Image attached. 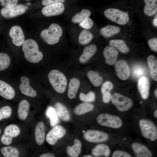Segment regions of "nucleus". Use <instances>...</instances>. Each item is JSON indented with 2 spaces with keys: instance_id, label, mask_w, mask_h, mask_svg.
I'll return each mask as SVG.
<instances>
[{
  "instance_id": "1",
  "label": "nucleus",
  "mask_w": 157,
  "mask_h": 157,
  "mask_svg": "<svg viewBox=\"0 0 157 157\" xmlns=\"http://www.w3.org/2000/svg\"><path fill=\"white\" fill-rule=\"evenodd\" d=\"M22 49L25 58L31 63H38L43 58L42 53L39 50L37 43L33 39H29L25 40Z\"/></svg>"
},
{
  "instance_id": "2",
  "label": "nucleus",
  "mask_w": 157,
  "mask_h": 157,
  "mask_svg": "<svg viewBox=\"0 0 157 157\" xmlns=\"http://www.w3.org/2000/svg\"><path fill=\"white\" fill-rule=\"evenodd\" d=\"M63 33V30L61 26L58 24L52 23L50 25L48 29L42 31L40 35L47 43L53 45L58 42Z\"/></svg>"
},
{
  "instance_id": "3",
  "label": "nucleus",
  "mask_w": 157,
  "mask_h": 157,
  "mask_svg": "<svg viewBox=\"0 0 157 157\" xmlns=\"http://www.w3.org/2000/svg\"><path fill=\"white\" fill-rule=\"evenodd\" d=\"M49 81L54 89L59 93H63L67 85V80L65 76L58 70H52L48 74Z\"/></svg>"
},
{
  "instance_id": "4",
  "label": "nucleus",
  "mask_w": 157,
  "mask_h": 157,
  "mask_svg": "<svg viewBox=\"0 0 157 157\" xmlns=\"http://www.w3.org/2000/svg\"><path fill=\"white\" fill-rule=\"evenodd\" d=\"M139 125L144 138L152 141L156 140L157 128L153 122L147 119H142L139 121Z\"/></svg>"
},
{
  "instance_id": "5",
  "label": "nucleus",
  "mask_w": 157,
  "mask_h": 157,
  "mask_svg": "<svg viewBox=\"0 0 157 157\" xmlns=\"http://www.w3.org/2000/svg\"><path fill=\"white\" fill-rule=\"evenodd\" d=\"M100 125L113 129H118L122 125L123 122L119 117L107 113H102L96 119Z\"/></svg>"
},
{
  "instance_id": "6",
  "label": "nucleus",
  "mask_w": 157,
  "mask_h": 157,
  "mask_svg": "<svg viewBox=\"0 0 157 157\" xmlns=\"http://www.w3.org/2000/svg\"><path fill=\"white\" fill-rule=\"evenodd\" d=\"M105 17L119 25H124L129 21V17L126 12L115 8H109L104 12Z\"/></svg>"
},
{
  "instance_id": "7",
  "label": "nucleus",
  "mask_w": 157,
  "mask_h": 157,
  "mask_svg": "<svg viewBox=\"0 0 157 157\" xmlns=\"http://www.w3.org/2000/svg\"><path fill=\"white\" fill-rule=\"evenodd\" d=\"M21 133L20 128L18 125L10 124L5 128L0 138L1 141L3 144L9 145L12 143L13 139L19 136Z\"/></svg>"
},
{
  "instance_id": "8",
  "label": "nucleus",
  "mask_w": 157,
  "mask_h": 157,
  "mask_svg": "<svg viewBox=\"0 0 157 157\" xmlns=\"http://www.w3.org/2000/svg\"><path fill=\"white\" fill-rule=\"evenodd\" d=\"M112 103L120 111H125L133 106V102L130 98L117 93L113 94L111 96Z\"/></svg>"
},
{
  "instance_id": "9",
  "label": "nucleus",
  "mask_w": 157,
  "mask_h": 157,
  "mask_svg": "<svg viewBox=\"0 0 157 157\" xmlns=\"http://www.w3.org/2000/svg\"><path fill=\"white\" fill-rule=\"evenodd\" d=\"M66 133V130L64 127L61 125H56L48 133L45 140L49 144L53 145L59 139L63 138Z\"/></svg>"
},
{
  "instance_id": "10",
  "label": "nucleus",
  "mask_w": 157,
  "mask_h": 157,
  "mask_svg": "<svg viewBox=\"0 0 157 157\" xmlns=\"http://www.w3.org/2000/svg\"><path fill=\"white\" fill-rule=\"evenodd\" d=\"M84 139L87 141L93 143H99L107 140L108 134L104 132L94 130H89L83 135Z\"/></svg>"
},
{
  "instance_id": "11",
  "label": "nucleus",
  "mask_w": 157,
  "mask_h": 157,
  "mask_svg": "<svg viewBox=\"0 0 157 157\" xmlns=\"http://www.w3.org/2000/svg\"><path fill=\"white\" fill-rule=\"evenodd\" d=\"M28 7L22 4H18L10 8L3 7L1 10V14L6 18L14 17L24 13Z\"/></svg>"
},
{
  "instance_id": "12",
  "label": "nucleus",
  "mask_w": 157,
  "mask_h": 157,
  "mask_svg": "<svg viewBox=\"0 0 157 157\" xmlns=\"http://www.w3.org/2000/svg\"><path fill=\"white\" fill-rule=\"evenodd\" d=\"M115 66L117 75L122 80H126L130 76L131 70L127 62L124 60L121 59L116 62Z\"/></svg>"
},
{
  "instance_id": "13",
  "label": "nucleus",
  "mask_w": 157,
  "mask_h": 157,
  "mask_svg": "<svg viewBox=\"0 0 157 157\" xmlns=\"http://www.w3.org/2000/svg\"><path fill=\"white\" fill-rule=\"evenodd\" d=\"M65 9L63 3H57L45 6L42 8V13L45 16L51 17L62 14Z\"/></svg>"
},
{
  "instance_id": "14",
  "label": "nucleus",
  "mask_w": 157,
  "mask_h": 157,
  "mask_svg": "<svg viewBox=\"0 0 157 157\" xmlns=\"http://www.w3.org/2000/svg\"><path fill=\"white\" fill-rule=\"evenodd\" d=\"M9 35L12 39L13 43L16 46H21L25 41L23 30L19 26L15 25L12 27L9 31Z\"/></svg>"
},
{
  "instance_id": "15",
  "label": "nucleus",
  "mask_w": 157,
  "mask_h": 157,
  "mask_svg": "<svg viewBox=\"0 0 157 157\" xmlns=\"http://www.w3.org/2000/svg\"><path fill=\"white\" fill-rule=\"evenodd\" d=\"M45 137L44 124L42 121H39L36 124L34 130V138L36 144L38 146L43 144Z\"/></svg>"
},
{
  "instance_id": "16",
  "label": "nucleus",
  "mask_w": 157,
  "mask_h": 157,
  "mask_svg": "<svg viewBox=\"0 0 157 157\" xmlns=\"http://www.w3.org/2000/svg\"><path fill=\"white\" fill-rule=\"evenodd\" d=\"M21 83L19 85V88L23 94L31 97H34L37 95L36 92L31 86L28 78L25 76L20 78Z\"/></svg>"
},
{
  "instance_id": "17",
  "label": "nucleus",
  "mask_w": 157,
  "mask_h": 157,
  "mask_svg": "<svg viewBox=\"0 0 157 157\" xmlns=\"http://www.w3.org/2000/svg\"><path fill=\"white\" fill-rule=\"evenodd\" d=\"M103 54L105 59V62L110 65L115 64L118 56L117 50L110 45L105 48L103 51Z\"/></svg>"
},
{
  "instance_id": "18",
  "label": "nucleus",
  "mask_w": 157,
  "mask_h": 157,
  "mask_svg": "<svg viewBox=\"0 0 157 157\" xmlns=\"http://www.w3.org/2000/svg\"><path fill=\"white\" fill-rule=\"evenodd\" d=\"M131 147L136 157H152V154L148 148L138 142L131 144Z\"/></svg>"
},
{
  "instance_id": "19",
  "label": "nucleus",
  "mask_w": 157,
  "mask_h": 157,
  "mask_svg": "<svg viewBox=\"0 0 157 157\" xmlns=\"http://www.w3.org/2000/svg\"><path fill=\"white\" fill-rule=\"evenodd\" d=\"M15 95L13 88L4 81L0 80V96L7 100H11Z\"/></svg>"
},
{
  "instance_id": "20",
  "label": "nucleus",
  "mask_w": 157,
  "mask_h": 157,
  "mask_svg": "<svg viewBox=\"0 0 157 157\" xmlns=\"http://www.w3.org/2000/svg\"><path fill=\"white\" fill-rule=\"evenodd\" d=\"M30 104L26 99H23L19 103L17 107V115L20 120L24 122L26 120L28 115Z\"/></svg>"
},
{
  "instance_id": "21",
  "label": "nucleus",
  "mask_w": 157,
  "mask_h": 157,
  "mask_svg": "<svg viewBox=\"0 0 157 157\" xmlns=\"http://www.w3.org/2000/svg\"><path fill=\"white\" fill-rule=\"evenodd\" d=\"M138 88L142 98L147 99L149 96V81L147 77L144 76L139 78Z\"/></svg>"
},
{
  "instance_id": "22",
  "label": "nucleus",
  "mask_w": 157,
  "mask_h": 157,
  "mask_svg": "<svg viewBox=\"0 0 157 157\" xmlns=\"http://www.w3.org/2000/svg\"><path fill=\"white\" fill-rule=\"evenodd\" d=\"M97 51V47L95 44H92L86 46L79 58V62L82 64L86 63L95 53Z\"/></svg>"
},
{
  "instance_id": "23",
  "label": "nucleus",
  "mask_w": 157,
  "mask_h": 157,
  "mask_svg": "<svg viewBox=\"0 0 157 157\" xmlns=\"http://www.w3.org/2000/svg\"><path fill=\"white\" fill-rule=\"evenodd\" d=\"M58 117L64 121H69L70 119L69 112L67 108L60 102L56 103L54 108Z\"/></svg>"
},
{
  "instance_id": "24",
  "label": "nucleus",
  "mask_w": 157,
  "mask_h": 157,
  "mask_svg": "<svg viewBox=\"0 0 157 157\" xmlns=\"http://www.w3.org/2000/svg\"><path fill=\"white\" fill-rule=\"evenodd\" d=\"M91 152L96 156H103L105 157H108L110 155V151L107 144H101L97 145L92 149Z\"/></svg>"
},
{
  "instance_id": "25",
  "label": "nucleus",
  "mask_w": 157,
  "mask_h": 157,
  "mask_svg": "<svg viewBox=\"0 0 157 157\" xmlns=\"http://www.w3.org/2000/svg\"><path fill=\"white\" fill-rule=\"evenodd\" d=\"M81 147L80 141L78 139H75L74 144L72 146H68L67 147V153L71 157H78L81 153Z\"/></svg>"
},
{
  "instance_id": "26",
  "label": "nucleus",
  "mask_w": 157,
  "mask_h": 157,
  "mask_svg": "<svg viewBox=\"0 0 157 157\" xmlns=\"http://www.w3.org/2000/svg\"><path fill=\"white\" fill-rule=\"evenodd\" d=\"M79 80L77 78L71 79L68 85L67 95L70 99L74 98L76 94L80 85Z\"/></svg>"
},
{
  "instance_id": "27",
  "label": "nucleus",
  "mask_w": 157,
  "mask_h": 157,
  "mask_svg": "<svg viewBox=\"0 0 157 157\" xmlns=\"http://www.w3.org/2000/svg\"><path fill=\"white\" fill-rule=\"evenodd\" d=\"M0 151L4 157H20L21 154L18 148L9 145L1 147Z\"/></svg>"
},
{
  "instance_id": "28",
  "label": "nucleus",
  "mask_w": 157,
  "mask_h": 157,
  "mask_svg": "<svg viewBox=\"0 0 157 157\" xmlns=\"http://www.w3.org/2000/svg\"><path fill=\"white\" fill-rule=\"evenodd\" d=\"M145 5L144 8V13L148 16H151L157 11V0H144Z\"/></svg>"
},
{
  "instance_id": "29",
  "label": "nucleus",
  "mask_w": 157,
  "mask_h": 157,
  "mask_svg": "<svg viewBox=\"0 0 157 157\" xmlns=\"http://www.w3.org/2000/svg\"><path fill=\"white\" fill-rule=\"evenodd\" d=\"M147 62L150 69L151 77L154 81H157V60L153 55H149L147 58Z\"/></svg>"
},
{
  "instance_id": "30",
  "label": "nucleus",
  "mask_w": 157,
  "mask_h": 157,
  "mask_svg": "<svg viewBox=\"0 0 157 157\" xmlns=\"http://www.w3.org/2000/svg\"><path fill=\"white\" fill-rule=\"evenodd\" d=\"M120 30L117 26L109 25L101 28L100 33L104 37L108 38L119 33Z\"/></svg>"
},
{
  "instance_id": "31",
  "label": "nucleus",
  "mask_w": 157,
  "mask_h": 157,
  "mask_svg": "<svg viewBox=\"0 0 157 157\" xmlns=\"http://www.w3.org/2000/svg\"><path fill=\"white\" fill-rule=\"evenodd\" d=\"M110 46L123 53H126L129 52V49L125 42L123 40L115 39L110 40L109 42Z\"/></svg>"
},
{
  "instance_id": "32",
  "label": "nucleus",
  "mask_w": 157,
  "mask_h": 157,
  "mask_svg": "<svg viewBox=\"0 0 157 157\" xmlns=\"http://www.w3.org/2000/svg\"><path fill=\"white\" fill-rule=\"evenodd\" d=\"M94 108L92 104L88 102H83L76 106L74 109V113L77 115H81L91 111Z\"/></svg>"
},
{
  "instance_id": "33",
  "label": "nucleus",
  "mask_w": 157,
  "mask_h": 157,
  "mask_svg": "<svg viewBox=\"0 0 157 157\" xmlns=\"http://www.w3.org/2000/svg\"><path fill=\"white\" fill-rule=\"evenodd\" d=\"M93 35L89 31L86 29L82 30L78 38L79 43L82 45L87 44L92 40Z\"/></svg>"
},
{
  "instance_id": "34",
  "label": "nucleus",
  "mask_w": 157,
  "mask_h": 157,
  "mask_svg": "<svg viewBox=\"0 0 157 157\" xmlns=\"http://www.w3.org/2000/svg\"><path fill=\"white\" fill-rule=\"evenodd\" d=\"M87 75L92 84L95 87L99 86L102 83V78L96 71H89L87 73Z\"/></svg>"
},
{
  "instance_id": "35",
  "label": "nucleus",
  "mask_w": 157,
  "mask_h": 157,
  "mask_svg": "<svg viewBox=\"0 0 157 157\" xmlns=\"http://www.w3.org/2000/svg\"><path fill=\"white\" fill-rule=\"evenodd\" d=\"M91 14L90 11L88 9H83L81 11L75 15L72 18V22L75 24L79 23L85 18L89 17Z\"/></svg>"
},
{
  "instance_id": "36",
  "label": "nucleus",
  "mask_w": 157,
  "mask_h": 157,
  "mask_svg": "<svg viewBox=\"0 0 157 157\" xmlns=\"http://www.w3.org/2000/svg\"><path fill=\"white\" fill-rule=\"evenodd\" d=\"M46 115L49 118L51 126H54L58 123L59 122L58 117L54 108L51 106L49 107L47 110Z\"/></svg>"
},
{
  "instance_id": "37",
  "label": "nucleus",
  "mask_w": 157,
  "mask_h": 157,
  "mask_svg": "<svg viewBox=\"0 0 157 157\" xmlns=\"http://www.w3.org/2000/svg\"><path fill=\"white\" fill-rule=\"evenodd\" d=\"M10 58L5 53H0V71L6 69L10 65Z\"/></svg>"
},
{
  "instance_id": "38",
  "label": "nucleus",
  "mask_w": 157,
  "mask_h": 157,
  "mask_svg": "<svg viewBox=\"0 0 157 157\" xmlns=\"http://www.w3.org/2000/svg\"><path fill=\"white\" fill-rule=\"evenodd\" d=\"M146 71L144 67L140 65L135 66L132 71V75L135 78H140L144 76Z\"/></svg>"
},
{
  "instance_id": "39",
  "label": "nucleus",
  "mask_w": 157,
  "mask_h": 157,
  "mask_svg": "<svg viewBox=\"0 0 157 157\" xmlns=\"http://www.w3.org/2000/svg\"><path fill=\"white\" fill-rule=\"evenodd\" d=\"M12 113V109L9 106H6L0 109V121L9 118Z\"/></svg>"
},
{
  "instance_id": "40",
  "label": "nucleus",
  "mask_w": 157,
  "mask_h": 157,
  "mask_svg": "<svg viewBox=\"0 0 157 157\" xmlns=\"http://www.w3.org/2000/svg\"><path fill=\"white\" fill-rule=\"evenodd\" d=\"M80 99L84 102H90L93 101L95 99V95L92 91H90L87 94L81 93L79 94Z\"/></svg>"
},
{
  "instance_id": "41",
  "label": "nucleus",
  "mask_w": 157,
  "mask_h": 157,
  "mask_svg": "<svg viewBox=\"0 0 157 157\" xmlns=\"http://www.w3.org/2000/svg\"><path fill=\"white\" fill-rule=\"evenodd\" d=\"M94 24L92 19L89 17L85 18L79 23V26L86 29H89L92 28Z\"/></svg>"
},
{
  "instance_id": "42",
  "label": "nucleus",
  "mask_w": 157,
  "mask_h": 157,
  "mask_svg": "<svg viewBox=\"0 0 157 157\" xmlns=\"http://www.w3.org/2000/svg\"><path fill=\"white\" fill-rule=\"evenodd\" d=\"M113 87L112 83L109 81H106L102 85L101 87V91L103 94L109 92Z\"/></svg>"
},
{
  "instance_id": "43",
  "label": "nucleus",
  "mask_w": 157,
  "mask_h": 157,
  "mask_svg": "<svg viewBox=\"0 0 157 157\" xmlns=\"http://www.w3.org/2000/svg\"><path fill=\"white\" fill-rule=\"evenodd\" d=\"M17 0H1V4L6 8H10L16 5L18 2Z\"/></svg>"
},
{
  "instance_id": "44",
  "label": "nucleus",
  "mask_w": 157,
  "mask_h": 157,
  "mask_svg": "<svg viewBox=\"0 0 157 157\" xmlns=\"http://www.w3.org/2000/svg\"><path fill=\"white\" fill-rule=\"evenodd\" d=\"M112 157H132L128 153L122 150H117L113 154Z\"/></svg>"
},
{
  "instance_id": "45",
  "label": "nucleus",
  "mask_w": 157,
  "mask_h": 157,
  "mask_svg": "<svg viewBox=\"0 0 157 157\" xmlns=\"http://www.w3.org/2000/svg\"><path fill=\"white\" fill-rule=\"evenodd\" d=\"M149 46L151 50L155 52L157 51V38H151L148 41Z\"/></svg>"
},
{
  "instance_id": "46",
  "label": "nucleus",
  "mask_w": 157,
  "mask_h": 157,
  "mask_svg": "<svg viewBox=\"0 0 157 157\" xmlns=\"http://www.w3.org/2000/svg\"><path fill=\"white\" fill-rule=\"evenodd\" d=\"M65 1L64 0H43L42 3L43 5L46 6L57 3H63Z\"/></svg>"
},
{
  "instance_id": "47",
  "label": "nucleus",
  "mask_w": 157,
  "mask_h": 157,
  "mask_svg": "<svg viewBox=\"0 0 157 157\" xmlns=\"http://www.w3.org/2000/svg\"><path fill=\"white\" fill-rule=\"evenodd\" d=\"M111 95L110 92H108L103 94L102 99L105 103L109 102L111 100Z\"/></svg>"
},
{
  "instance_id": "48",
  "label": "nucleus",
  "mask_w": 157,
  "mask_h": 157,
  "mask_svg": "<svg viewBox=\"0 0 157 157\" xmlns=\"http://www.w3.org/2000/svg\"><path fill=\"white\" fill-rule=\"evenodd\" d=\"M38 157H55V155L53 153L47 152L40 154Z\"/></svg>"
},
{
  "instance_id": "49",
  "label": "nucleus",
  "mask_w": 157,
  "mask_h": 157,
  "mask_svg": "<svg viewBox=\"0 0 157 157\" xmlns=\"http://www.w3.org/2000/svg\"><path fill=\"white\" fill-rule=\"evenodd\" d=\"M157 17L156 18H155L153 20V24L155 26H157Z\"/></svg>"
},
{
  "instance_id": "50",
  "label": "nucleus",
  "mask_w": 157,
  "mask_h": 157,
  "mask_svg": "<svg viewBox=\"0 0 157 157\" xmlns=\"http://www.w3.org/2000/svg\"><path fill=\"white\" fill-rule=\"evenodd\" d=\"M154 115L155 117L156 118H157V110H156L154 113Z\"/></svg>"
},
{
  "instance_id": "51",
  "label": "nucleus",
  "mask_w": 157,
  "mask_h": 157,
  "mask_svg": "<svg viewBox=\"0 0 157 157\" xmlns=\"http://www.w3.org/2000/svg\"><path fill=\"white\" fill-rule=\"evenodd\" d=\"M154 94L155 97H157V90L156 89L154 91Z\"/></svg>"
},
{
  "instance_id": "52",
  "label": "nucleus",
  "mask_w": 157,
  "mask_h": 157,
  "mask_svg": "<svg viewBox=\"0 0 157 157\" xmlns=\"http://www.w3.org/2000/svg\"><path fill=\"white\" fill-rule=\"evenodd\" d=\"M83 157H94L90 155H86L84 156Z\"/></svg>"
},
{
  "instance_id": "53",
  "label": "nucleus",
  "mask_w": 157,
  "mask_h": 157,
  "mask_svg": "<svg viewBox=\"0 0 157 157\" xmlns=\"http://www.w3.org/2000/svg\"><path fill=\"white\" fill-rule=\"evenodd\" d=\"M1 133V129H0V135Z\"/></svg>"
},
{
  "instance_id": "54",
  "label": "nucleus",
  "mask_w": 157,
  "mask_h": 157,
  "mask_svg": "<svg viewBox=\"0 0 157 157\" xmlns=\"http://www.w3.org/2000/svg\"></svg>"
},
{
  "instance_id": "55",
  "label": "nucleus",
  "mask_w": 157,
  "mask_h": 157,
  "mask_svg": "<svg viewBox=\"0 0 157 157\" xmlns=\"http://www.w3.org/2000/svg\"></svg>"
}]
</instances>
